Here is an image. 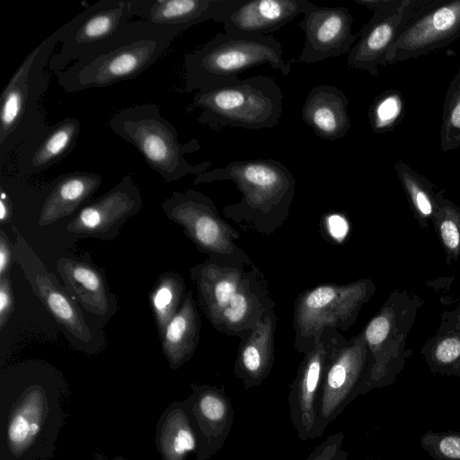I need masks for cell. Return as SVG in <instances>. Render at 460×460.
<instances>
[{
  "instance_id": "obj_1",
  "label": "cell",
  "mask_w": 460,
  "mask_h": 460,
  "mask_svg": "<svg viewBox=\"0 0 460 460\" xmlns=\"http://www.w3.org/2000/svg\"><path fill=\"white\" fill-rule=\"evenodd\" d=\"M67 389L53 370L17 367L0 382V460H51L66 420Z\"/></svg>"
},
{
  "instance_id": "obj_2",
  "label": "cell",
  "mask_w": 460,
  "mask_h": 460,
  "mask_svg": "<svg viewBox=\"0 0 460 460\" xmlns=\"http://www.w3.org/2000/svg\"><path fill=\"white\" fill-rule=\"evenodd\" d=\"M203 314L217 332L245 339L276 304L268 281L252 264H226L207 259L190 269Z\"/></svg>"
},
{
  "instance_id": "obj_3",
  "label": "cell",
  "mask_w": 460,
  "mask_h": 460,
  "mask_svg": "<svg viewBox=\"0 0 460 460\" xmlns=\"http://www.w3.org/2000/svg\"><path fill=\"white\" fill-rule=\"evenodd\" d=\"M231 181L243 197L223 208L224 216L243 229L271 235L287 221L296 181L285 164L275 159L234 161L196 175L194 184Z\"/></svg>"
},
{
  "instance_id": "obj_4",
  "label": "cell",
  "mask_w": 460,
  "mask_h": 460,
  "mask_svg": "<svg viewBox=\"0 0 460 460\" xmlns=\"http://www.w3.org/2000/svg\"><path fill=\"white\" fill-rule=\"evenodd\" d=\"M179 34L143 20L130 21L95 50L55 73L67 93L133 79L157 62Z\"/></svg>"
},
{
  "instance_id": "obj_5",
  "label": "cell",
  "mask_w": 460,
  "mask_h": 460,
  "mask_svg": "<svg viewBox=\"0 0 460 460\" xmlns=\"http://www.w3.org/2000/svg\"><path fill=\"white\" fill-rule=\"evenodd\" d=\"M296 61L284 58L282 47L273 36L220 32L185 56L182 92L203 91L236 81L239 74L265 64L287 75Z\"/></svg>"
},
{
  "instance_id": "obj_6",
  "label": "cell",
  "mask_w": 460,
  "mask_h": 460,
  "mask_svg": "<svg viewBox=\"0 0 460 460\" xmlns=\"http://www.w3.org/2000/svg\"><path fill=\"white\" fill-rule=\"evenodd\" d=\"M64 25L31 51L5 85L0 99V167L27 139L47 125L39 102L49 87V62Z\"/></svg>"
},
{
  "instance_id": "obj_7",
  "label": "cell",
  "mask_w": 460,
  "mask_h": 460,
  "mask_svg": "<svg viewBox=\"0 0 460 460\" xmlns=\"http://www.w3.org/2000/svg\"><path fill=\"white\" fill-rule=\"evenodd\" d=\"M108 126L113 133L133 145L148 166L167 182L190 174H200L212 165L208 160L198 164L187 161V154L201 148L199 140L191 138L185 144L181 143L176 128L163 118L156 104L124 108L110 119Z\"/></svg>"
},
{
  "instance_id": "obj_8",
  "label": "cell",
  "mask_w": 460,
  "mask_h": 460,
  "mask_svg": "<svg viewBox=\"0 0 460 460\" xmlns=\"http://www.w3.org/2000/svg\"><path fill=\"white\" fill-rule=\"evenodd\" d=\"M200 109L199 124L213 130L225 127L271 128L283 111V93L275 80L256 75L198 91L188 111Z\"/></svg>"
},
{
  "instance_id": "obj_9",
  "label": "cell",
  "mask_w": 460,
  "mask_h": 460,
  "mask_svg": "<svg viewBox=\"0 0 460 460\" xmlns=\"http://www.w3.org/2000/svg\"><path fill=\"white\" fill-rule=\"evenodd\" d=\"M375 290L371 279H358L346 284L322 283L302 291L293 310L295 349L307 353L327 328L348 331Z\"/></svg>"
},
{
  "instance_id": "obj_10",
  "label": "cell",
  "mask_w": 460,
  "mask_h": 460,
  "mask_svg": "<svg viewBox=\"0 0 460 460\" xmlns=\"http://www.w3.org/2000/svg\"><path fill=\"white\" fill-rule=\"evenodd\" d=\"M417 299L394 291L361 332L367 348V367L357 396L392 385L407 353L405 337L417 312Z\"/></svg>"
},
{
  "instance_id": "obj_11",
  "label": "cell",
  "mask_w": 460,
  "mask_h": 460,
  "mask_svg": "<svg viewBox=\"0 0 460 460\" xmlns=\"http://www.w3.org/2000/svg\"><path fill=\"white\" fill-rule=\"evenodd\" d=\"M165 216L208 259L226 264H254L236 244L241 234L218 213L211 198L193 189L174 191L162 203Z\"/></svg>"
},
{
  "instance_id": "obj_12",
  "label": "cell",
  "mask_w": 460,
  "mask_h": 460,
  "mask_svg": "<svg viewBox=\"0 0 460 460\" xmlns=\"http://www.w3.org/2000/svg\"><path fill=\"white\" fill-rule=\"evenodd\" d=\"M460 38V0H413L411 13L388 50L395 65L439 50Z\"/></svg>"
},
{
  "instance_id": "obj_13",
  "label": "cell",
  "mask_w": 460,
  "mask_h": 460,
  "mask_svg": "<svg viewBox=\"0 0 460 460\" xmlns=\"http://www.w3.org/2000/svg\"><path fill=\"white\" fill-rule=\"evenodd\" d=\"M131 0H101L66 22L59 50L49 62L57 73L87 56L118 33L132 17Z\"/></svg>"
},
{
  "instance_id": "obj_14",
  "label": "cell",
  "mask_w": 460,
  "mask_h": 460,
  "mask_svg": "<svg viewBox=\"0 0 460 460\" xmlns=\"http://www.w3.org/2000/svg\"><path fill=\"white\" fill-rule=\"evenodd\" d=\"M336 329L327 328L313 349L304 354L289 387V417L299 439H314L318 403L326 367L335 350L346 341Z\"/></svg>"
},
{
  "instance_id": "obj_15",
  "label": "cell",
  "mask_w": 460,
  "mask_h": 460,
  "mask_svg": "<svg viewBox=\"0 0 460 460\" xmlns=\"http://www.w3.org/2000/svg\"><path fill=\"white\" fill-rule=\"evenodd\" d=\"M367 348L362 332L347 339L326 367L318 403L315 438L353 402L367 367Z\"/></svg>"
},
{
  "instance_id": "obj_16",
  "label": "cell",
  "mask_w": 460,
  "mask_h": 460,
  "mask_svg": "<svg viewBox=\"0 0 460 460\" xmlns=\"http://www.w3.org/2000/svg\"><path fill=\"white\" fill-rule=\"evenodd\" d=\"M13 231V259L22 269L33 293L67 334L81 342H90L92 332L76 301L66 288L48 270L20 232L15 228Z\"/></svg>"
},
{
  "instance_id": "obj_17",
  "label": "cell",
  "mask_w": 460,
  "mask_h": 460,
  "mask_svg": "<svg viewBox=\"0 0 460 460\" xmlns=\"http://www.w3.org/2000/svg\"><path fill=\"white\" fill-rule=\"evenodd\" d=\"M373 11L359 30L358 40L347 57L349 67L378 75V66H387L388 50L407 21L411 0H353Z\"/></svg>"
},
{
  "instance_id": "obj_18",
  "label": "cell",
  "mask_w": 460,
  "mask_h": 460,
  "mask_svg": "<svg viewBox=\"0 0 460 460\" xmlns=\"http://www.w3.org/2000/svg\"><path fill=\"white\" fill-rule=\"evenodd\" d=\"M142 208L139 188L133 176L127 174L103 195L85 204L67 224L66 231L83 237L111 240Z\"/></svg>"
},
{
  "instance_id": "obj_19",
  "label": "cell",
  "mask_w": 460,
  "mask_h": 460,
  "mask_svg": "<svg viewBox=\"0 0 460 460\" xmlns=\"http://www.w3.org/2000/svg\"><path fill=\"white\" fill-rule=\"evenodd\" d=\"M190 388L184 402L198 436L195 460H209L223 447L231 432L234 408L223 387L191 383Z\"/></svg>"
},
{
  "instance_id": "obj_20",
  "label": "cell",
  "mask_w": 460,
  "mask_h": 460,
  "mask_svg": "<svg viewBox=\"0 0 460 460\" xmlns=\"http://www.w3.org/2000/svg\"><path fill=\"white\" fill-rule=\"evenodd\" d=\"M303 15L298 27L305 33V44L298 62L314 64L341 57L349 52L358 39L352 33L353 18L347 7L312 4Z\"/></svg>"
},
{
  "instance_id": "obj_21",
  "label": "cell",
  "mask_w": 460,
  "mask_h": 460,
  "mask_svg": "<svg viewBox=\"0 0 460 460\" xmlns=\"http://www.w3.org/2000/svg\"><path fill=\"white\" fill-rule=\"evenodd\" d=\"M80 126L79 119L74 117L47 125L14 151L10 158H13V165L2 168L14 171L22 177L47 170L72 153L80 134Z\"/></svg>"
},
{
  "instance_id": "obj_22",
  "label": "cell",
  "mask_w": 460,
  "mask_h": 460,
  "mask_svg": "<svg viewBox=\"0 0 460 460\" xmlns=\"http://www.w3.org/2000/svg\"><path fill=\"white\" fill-rule=\"evenodd\" d=\"M312 4L307 0H234L221 23L230 35L266 36L303 14Z\"/></svg>"
},
{
  "instance_id": "obj_23",
  "label": "cell",
  "mask_w": 460,
  "mask_h": 460,
  "mask_svg": "<svg viewBox=\"0 0 460 460\" xmlns=\"http://www.w3.org/2000/svg\"><path fill=\"white\" fill-rule=\"evenodd\" d=\"M234 0H131L139 20L181 35L190 27L212 20L221 22Z\"/></svg>"
},
{
  "instance_id": "obj_24",
  "label": "cell",
  "mask_w": 460,
  "mask_h": 460,
  "mask_svg": "<svg viewBox=\"0 0 460 460\" xmlns=\"http://www.w3.org/2000/svg\"><path fill=\"white\" fill-rule=\"evenodd\" d=\"M277 321L274 309L269 310L250 334L240 341L234 362V374L245 389L261 385L271 372Z\"/></svg>"
},
{
  "instance_id": "obj_25",
  "label": "cell",
  "mask_w": 460,
  "mask_h": 460,
  "mask_svg": "<svg viewBox=\"0 0 460 460\" xmlns=\"http://www.w3.org/2000/svg\"><path fill=\"white\" fill-rule=\"evenodd\" d=\"M304 122L325 140H337L350 128L349 100L340 88L319 84L311 89L301 110Z\"/></svg>"
},
{
  "instance_id": "obj_26",
  "label": "cell",
  "mask_w": 460,
  "mask_h": 460,
  "mask_svg": "<svg viewBox=\"0 0 460 460\" xmlns=\"http://www.w3.org/2000/svg\"><path fill=\"white\" fill-rule=\"evenodd\" d=\"M56 266L65 287L77 304L97 315L110 313L115 298L99 268L69 257L58 259Z\"/></svg>"
},
{
  "instance_id": "obj_27",
  "label": "cell",
  "mask_w": 460,
  "mask_h": 460,
  "mask_svg": "<svg viewBox=\"0 0 460 460\" xmlns=\"http://www.w3.org/2000/svg\"><path fill=\"white\" fill-rule=\"evenodd\" d=\"M102 177L94 172L75 171L50 182L38 219L39 226L50 225L75 213L98 190Z\"/></svg>"
},
{
  "instance_id": "obj_28",
  "label": "cell",
  "mask_w": 460,
  "mask_h": 460,
  "mask_svg": "<svg viewBox=\"0 0 460 460\" xmlns=\"http://www.w3.org/2000/svg\"><path fill=\"white\" fill-rule=\"evenodd\" d=\"M200 319L190 290L183 303L159 337L163 353L171 369L176 370L189 361L199 341Z\"/></svg>"
},
{
  "instance_id": "obj_29",
  "label": "cell",
  "mask_w": 460,
  "mask_h": 460,
  "mask_svg": "<svg viewBox=\"0 0 460 460\" xmlns=\"http://www.w3.org/2000/svg\"><path fill=\"white\" fill-rule=\"evenodd\" d=\"M198 436L184 400L171 402L155 427V446L162 460H186L196 454Z\"/></svg>"
},
{
  "instance_id": "obj_30",
  "label": "cell",
  "mask_w": 460,
  "mask_h": 460,
  "mask_svg": "<svg viewBox=\"0 0 460 460\" xmlns=\"http://www.w3.org/2000/svg\"><path fill=\"white\" fill-rule=\"evenodd\" d=\"M456 313V321H444L439 335L423 354L433 373L460 378V310Z\"/></svg>"
},
{
  "instance_id": "obj_31",
  "label": "cell",
  "mask_w": 460,
  "mask_h": 460,
  "mask_svg": "<svg viewBox=\"0 0 460 460\" xmlns=\"http://www.w3.org/2000/svg\"><path fill=\"white\" fill-rule=\"evenodd\" d=\"M186 292L185 281L176 272L165 271L157 279L149 299L159 337L179 311Z\"/></svg>"
},
{
  "instance_id": "obj_32",
  "label": "cell",
  "mask_w": 460,
  "mask_h": 460,
  "mask_svg": "<svg viewBox=\"0 0 460 460\" xmlns=\"http://www.w3.org/2000/svg\"><path fill=\"white\" fill-rule=\"evenodd\" d=\"M394 169L418 217L424 219L431 217L433 218L439 209L445 190L438 193L434 192V185L402 160L396 161Z\"/></svg>"
},
{
  "instance_id": "obj_33",
  "label": "cell",
  "mask_w": 460,
  "mask_h": 460,
  "mask_svg": "<svg viewBox=\"0 0 460 460\" xmlns=\"http://www.w3.org/2000/svg\"><path fill=\"white\" fill-rule=\"evenodd\" d=\"M405 101L402 93L389 89L377 95L368 108V119L372 130L384 134L394 130L402 119Z\"/></svg>"
},
{
  "instance_id": "obj_34",
  "label": "cell",
  "mask_w": 460,
  "mask_h": 460,
  "mask_svg": "<svg viewBox=\"0 0 460 460\" xmlns=\"http://www.w3.org/2000/svg\"><path fill=\"white\" fill-rule=\"evenodd\" d=\"M439 137L442 151L460 147V66L446 92Z\"/></svg>"
},
{
  "instance_id": "obj_35",
  "label": "cell",
  "mask_w": 460,
  "mask_h": 460,
  "mask_svg": "<svg viewBox=\"0 0 460 460\" xmlns=\"http://www.w3.org/2000/svg\"><path fill=\"white\" fill-rule=\"evenodd\" d=\"M433 219L438 223L439 236L451 255L460 252V209L441 197L440 207Z\"/></svg>"
},
{
  "instance_id": "obj_36",
  "label": "cell",
  "mask_w": 460,
  "mask_h": 460,
  "mask_svg": "<svg viewBox=\"0 0 460 460\" xmlns=\"http://www.w3.org/2000/svg\"><path fill=\"white\" fill-rule=\"evenodd\" d=\"M421 448L434 460H460V433L428 430L420 439Z\"/></svg>"
},
{
  "instance_id": "obj_37",
  "label": "cell",
  "mask_w": 460,
  "mask_h": 460,
  "mask_svg": "<svg viewBox=\"0 0 460 460\" xmlns=\"http://www.w3.org/2000/svg\"><path fill=\"white\" fill-rule=\"evenodd\" d=\"M344 438L342 431L329 435L304 460H349V453L342 448Z\"/></svg>"
},
{
  "instance_id": "obj_38",
  "label": "cell",
  "mask_w": 460,
  "mask_h": 460,
  "mask_svg": "<svg viewBox=\"0 0 460 460\" xmlns=\"http://www.w3.org/2000/svg\"><path fill=\"white\" fill-rule=\"evenodd\" d=\"M13 311V291L9 275L0 277V331L8 323Z\"/></svg>"
},
{
  "instance_id": "obj_39",
  "label": "cell",
  "mask_w": 460,
  "mask_h": 460,
  "mask_svg": "<svg viewBox=\"0 0 460 460\" xmlns=\"http://www.w3.org/2000/svg\"><path fill=\"white\" fill-rule=\"evenodd\" d=\"M13 258V247L5 232L0 230V277L9 275L12 259Z\"/></svg>"
},
{
  "instance_id": "obj_40",
  "label": "cell",
  "mask_w": 460,
  "mask_h": 460,
  "mask_svg": "<svg viewBox=\"0 0 460 460\" xmlns=\"http://www.w3.org/2000/svg\"><path fill=\"white\" fill-rule=\"evenodd\" d=\"M13 216V201L4 186H0V222L2 225L11 221Z\"/></svg>"
},
{
  "instance_id": "obj_41",
  "label": "cell",
  "mask_w": 460,
  "mask_h": 460,
  "mask_svg": "<svg viewBox=\"0 0 460 460\" xmlns=\"http://www.w3.org/2000/svg\"><path fill=\"white\" fill-rule=\"evenodd\" d=\"M92 460H128V459L121 456H115L111 459V458H108L107 456H105L102 453H95L94 456H93Z\"/></svg>"
},
{
  "instance_id": "obj_42",
  "label": "cell",
  "mask_w": 460,
  "mask_h": 460,
  "mask_svg": "<svg viewBox=\"0 0 460 460\" xmlns=\"http://www.w3.org/2000/svg\"><path fill=\"white\" fill-rule=\"evenodd\" d=\"M458 432L460 433V429H459Z\"/></svg>"
},
{
  "instance_id": "obj_43",
  "label": "cell",
  "mask_w": 460,
  "mask_h": 460,
  "mask_svg": "<svg viewBox=\"0 0 460 460\" xmlns=\"http://www.w3.org/2000/svg\"><path fill=\"white\" fill-rule=\"evenodd\" d=\"M367 460H369V459H367Z\"/></svg>"
}]
</instances>
